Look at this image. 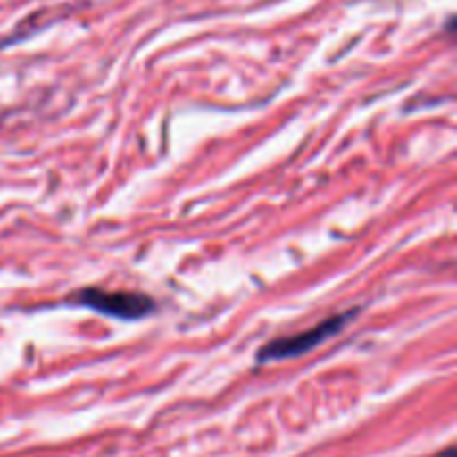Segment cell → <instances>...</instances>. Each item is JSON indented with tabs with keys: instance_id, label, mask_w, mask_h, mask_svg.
<instances>
[{
	"instance_id": "obj_1",
	"label": "cell",
	"mask_w": 457,
	"mask_h": 457,
	"mask_svg": "<svg viewBox=\"0 0 457 457\" xmlns=\"http://www.w3.org/2000/svg\"><path fill=\"white\" fill-rule=\"evenodd\" d=\"M357 315V308L346 312H337V315L328 317L321 324L312 326V328L302 330L297 335H288V337H277L268 342L257 351V364H268V361H281V360H293V357L306 355L308 351L317 348L324 344L326 339L335 337L346 328L348 321Z\"/></svg>"
},
{
	"instance_id": "obj_2",
	"label": "cell",
	"mask_w": 457,
	"mask_h": 457,
	"mask_svg": "<svg viewBox=\"0 0 457 457\" xmlns=\"http://www.w3.org/2000/svg\"><path fill=\"white\" fill-rule=\"evenodd\" d=\"M76 306L92 308L103 315L119 317V320H143L154 312V299L134 290H103V288H83L70 299Z\"/></svg>"
},
{
	"instance_id": "obj_3",
	"label": "cell",
	"mask_w": 457,
	"mask_h": 457,
	"mask_svg": "<svg viewBox=\"0 0 457 457\" xmlns=\"http://www.w3.org/2000/svg\"><path fill=\"white\" fill-rule=\"evenodd\" d=\"M433 457H455V449H453V446H449V449L442 451V453H437V455H433Z\"/></svg>"
}]
</instances>
